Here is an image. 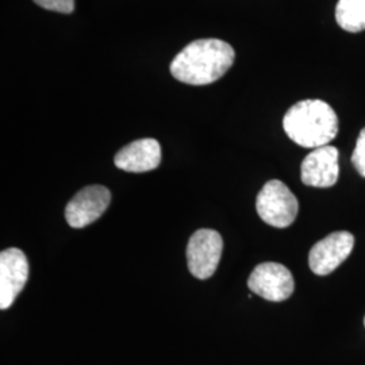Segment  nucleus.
<instances>
[{
  "instance_id": "nucleus-11",
  "label": "nucleus",
  "mask_w": 365,
  "mask_h": 365,
  "mask_svg": "<svg viewBox=\"0 0 365 365\" xmlns=\"http://www.w3.org/2000/svg\"><path fill=\"white\" fill-rule=\"evenodd\" d=\"M336 21L345 31H364L365 0H339L336 7Z\"/></svg>"
},
{
  "instance_id": "nucleus-4",
  "label": "nucleus",
  "mask_w": 365,
  "mask_h": 365,
  "mask_svg": "<svg viewBox=\"0 0 365 365\" xmlns=\"http://www.w3.org/2000/svg\"><path fill=\"white\" fill-rule=\"evenodd\" d=\"M223 250L221 235L211 229H200L191 235L187 245V264L196 279L206 280L218 268Z\"/></svg>"
},
{
  "instance_id": "nucleus-9",
  "label": "nucleus",
  "mask_w": 365,
  "mask_h": 365,
  "mask_svg": "<svg viewBox=\"0 0 365 365\" xmlns=\"http://www.w3.org/2000/svg\"><path fill=\"white\" fill-rule=\"evenodd\" d=\"M339 150L330 145L314 149L300 167L303 184L317 188L333 187L339 180Z\"/></svg>"
},
{
  "instance_id": "nucleus-6",
  "label": "nucleus",
  "mask_w": 365,
  "mask_h": 365,
  "mask_svg": "<svg viewBox=\"0 0 365 365\" xmlns=\"http://www.w3.org/2000/svg\"><path fill=\"white\" fill-rule=\"evenodd\" d=\"M354 237L349 232H336L314 245L309 255V265L314 274L327 276L334 272L349 257Z\"/></svg>"
},
{
  "instance_id": "nucleus-8",
  "label": "nucleus",
  "mask_w": 365,
  "mask_h": 365,
  "mask_svg": "<svg viewBox=\"0 0 365 365\" xmlns=\"http://www.w3.org/2000/svg\"><path fill=\"white\" fill-rule=\"evenodd\" d=\"M29 279L26 255L18 248L0 253V309L11 307Z\"/></svg>"
},
{
  "instance_id": "nucleus-13",
  "label": "nucleus",
  "mask_w": 365,
  "mask_h": 365,
  "mask_svg": "<svg viewBox=\"0 0 365 365\" xmlns=\"http://www.w3.org/2000/svg\"><path fill=\"white\" fill-rule=\"evenodd\" d=\"M39 7L56 11V13L71 14L75 10V0H33Z\"/></svg>"
},
{
  "instance_id": "nucleus-14",
  "label": "nucleus",
  "mask_w": 365,
  "mask_h": 365,
  "mask_svg": "<svg viewBox=\"0 0 365 365\" xmlns=\"http://www.w3.org/2000/svg\"><path fill=\"white\" fill-rule=\"evenodd\" d=\"M364 325H365V319H364Z\"/></svg>"
},
{
  "instance_id": "nucleus-2",
  "label": "nucleus",
  "mask_w": 365,
  "mask_h": 365,
  "mask_svg": "<svg viewBox=\"0 0 365 365\" xmlns=\"http://www.w3.org/2000/svg\"><path fill=\"white\" fill-rule=\"evenodd\" d=\"M283 128L295 144L317 149L331 143L339 133V118L327 102L307 99L292 106L283 119Z\"/></svg>"
},
{
  "instance_id": "nucleus-1",
  "label": "nucleus",
  "mask_w": 365,
  "mask_h": 365,
  "mask_svg": "<svg viewBox=\"0 0 365 365\" xmlns=\"http://www.w3.org/2000/svg\"><path fill=\"white\" fill-rule=\"evenodd\" d=\"M235 49L217 38L196 39L170 63L172 76L190 86H206L220 78L235 63Z\"/></svg>"
},
{
  "instance_id": "nucleus-5",
  "label": "nucleus",
  "mask_w": 365,
  "mask_h": 365,
  "mask_svg": "<svg viewBox=\"0 0 365 365\" xmlns=\"http://www.w3.org/2000/svg\"><path fill=\"white\" fill-rule=\"evenodd\" d=\"M248 287L265 300L283 302L292 295L295 282L283 264L264 262L257 265L249 276Z\"/></svg>"
},
{
  "instance_id": "nucleus-10",
  "label": "nucleus",
  "mask_w": 365,
  "mask_h": 365,
  "mask_svg": "<svg viewBox=\"0 0 365 365\" xmlns=\"http://www.w3.org/2000/svg\"><path fill=\"white\" fill-rule=\"evenodd\" d=\"M161 161V148L153 138H143L133 141L122 148L114 158L119 170L143 173L156 170Z\"/></svg>"
},
{
  "instance_id": "nucleus-7",
  "label": "nucleus",
  "mask_w": 365,
  "mask_h": 365,
  "mask_svg": "<svg viewBox=\"0 0 365 365\" xmlns=\"http://www.w3.org/2000/svg\"><path fill=\"white\" fill-rule=\"evenodd\" d=\"M111 202V192L103 185H88L68 203L66 220L73 229H83L99 220Z\"/></svg>"
},
{
  "instance_id": "nucleus-12",
  "label": "nucleus",
  "mask_w": 365,
  "mask_h": 365,
  "mask_svg": "<svg viewBox=\"0 0 365 365\" xmlns=\"http://www.w3.org/2000/svg\"><path fill=\"white\" fill-rule=\"evenodd\" d=\"M352 163L356 170L365 178V128L360 131V135L357 138L356 148L353 150Z\"/></svg>"
},
{
  "instance_id": "nucleus-3",
  "label": "nucleus",
  "mask_w": 365,
  "mask_h": 365,
  "mask_svg": "<svg viewBox=\"0 0 365 365\" xmlns=\"http://www.w3.org/2000/svg\"><path fill=\"white\" fill-rule=\"evenodd\" d=\"M256 210L267 225L284 229L297 220L299 203L297 196L291 192L284 182L271 180L259 192Z\"/></svg>"
}]
</instances>
